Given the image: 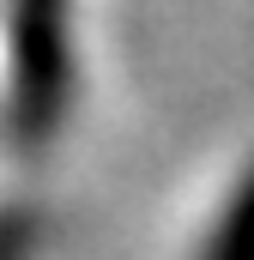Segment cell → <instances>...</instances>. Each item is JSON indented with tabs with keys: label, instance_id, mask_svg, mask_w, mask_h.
<instances>
[{
	"label": "cell",
	"instance_id": "cell-1",
	"mask_svg": "<svg viewBox=\"0 0 254 260\" xmlns=\"http://www.w3.org/2000/svg\"><path fill=\"white\" fill-rule=\"evenodd\" d=\"M73 103V0H6V127L55 139Z\"/></svg>",
	"mask_w": 254,
	"mask_h": 260
},
{
	"label": "cell",
	"instance_id": "cell-2",
	"mask_svg": "<svg viewBox=\"0 0 254 260\" xmlns=\"http://www.w3.org/2000/svg\"><path fill=\"white\" fill-rule=\"evenodd\" d=\"M200 260H254V157L236 170V182L224 188L212 224H206Z\"/></svg>",
	"mask_w": 254,
	"mask_h": 260
}]
</instances>
